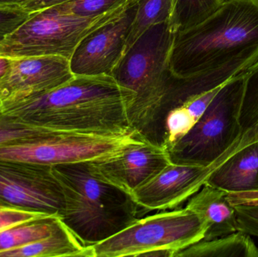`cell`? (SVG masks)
<instances>
[{
    "label": "cell",
    "mask_w": 258,
    "mask_h": 257,
    "mask_svg": "<svg viewBox=\"0 0 258 257\" xmlns=\"http://www.w3.org/2000/svg\"><path fill=\"white\" fill-rule=\"evenodd\" d=\"M258 60V0H228L198 25L176 33L170 66L223 85Z\"/></svg>",
    "instance_id": "1"
},
{
    "label": "cell",
    "mask_w": 258,
    "mask_h": 257,
    "mask_svg": "<svg viewBox=\"0 0 258 257\" xmlns=\"http://www.w3.org/2000/svg\"><path fill=\"white\" fill-rule=\"evenodd\" d=\"M132 98L112 75H74L45 93L1 104L9 114L42 126L121 135L135 131L128 116Z\"/></svg>",
    "instance_id": "2"
},
{
    "label": "cell",
    "mask_w": 258,
    "mask_h": 257,
    "mask_svg": "<svg viewBox=\"0 0 258 257\" xmlns=\"http://www.w3.org/2000/svg\"><path fill=\"white\" fill-rule=\"evenodd\" d=\"M175 34L168 23L150 27L128 48L112 73L133 93L128 107L132 129L163 148L167 99L174 76L170 56Z\"/></svg>",
    "instance_id": "3"
},
{
    "label": "cell",
    "mask_w": 258,
    "mask_h": 257,
    "mask_svg": "<svg viewBox=\"0 0 258 257\" xmlns=\"http://www.w3.org/2000/svg\"><path fill=\"white\" fill-rule=\"evenodd\" d=\"M52 169L64 193L62 221L84 245L102 242L139 219L133 196L95 175L91 161Z\"/></svg>",
    "instance_id": "4"
},
{
    "label": "cell",
    "mask_w": 258,
    "mask_h": 257,
    "mask_svg": "<svg viewBox=\"0 0 258 257\" xmlns=\"http://www.w3.org/2000/svg\"><path fill=\"white\" fill-rule=\"evenodd\" d=\"M245 72L224 83L190 131L168 151L173 164L209 167L241 135L239 122Z\"/></svg>",
    "instance_id": "5"
},
{
    "label": "cell",
    "mask_w": 258,
    "mask_h": 257,
    "mask_svg": "<svg viewBox=\"0 0 258 257\" xmlns=\"http://www.w3.org/2000/svg\"><path fill=\"white\" fill-rule=\"evenodd\" d=\"M132 4L91 18L60 14L51 8L34 12L0 44V55L60 56L70 60L86 36L119 18Z\"/></svg>",
    "instance_id": "6"
},
{
    "label": "cell",
    "mask_w": 258,
    "mask_h": 257,
    "mask_svg": "<svg viewBox=\"0 0 258 257\" xmlns=\"http://www.w3.org/2000/svg\"><path fill=\"white\" fill-rule=\"evenodd\" d=\"M207 224L185 208L138 219L108 239L92 246L94 257L145 256L150 252H177L204 238Z\"/></svg>",
    "instance_id": "7"
},
{
    "label": "cell",
    "mask_w": 258,
    "mask_h": 257,
    "mask_svg": "<svg viewBox=\"0 0 258 257\" xmlns=\"http://www.w3.org/2000/svg\"><path fill=\"white\" fill-rule=\"evenodd\" d=\"M144 140L137 131L121 135L57 130L26 143L0 146V159L54 166L114 158L132 143Z\"/></svg>",
    "instance_id": "8"
},
{
    "label": "cell",
    "mask_w": 258,
    "mask_h": 257,
    "mask_svg": "<svg viewBox=\"0 0 258 257\" xmlns=\"http://www.w3.org/2000/svg\"><path fill=\"white\" fill-rule=\"evenodd\" d=\"M0 201L9 206L63 215L65 198L52 166L0 159Z\"/></svg>",
    "instance_id": "9"
},
{
    "label": "cell",
    "mask_w": 258,
    "mask_h": 257,
    "mask_svg": "<svg viewBox=\"0 0 258 257\" xmlns=\"http://www.w3.org/2000/svg\"><path fill=\"white\" fill-rule=\"evenodd\" d=\"M136 7L135 0L119 18L94 30L80 42L70 59L74 75H112L125 53Z\"/></svg>",
    "instance_id": "10"
},
{
    "label": "cell",
    "mask_w": 258,
    "mask_h": 257,
    "mask_svg": "<svg viewBox=\"0 0 258 257\" xmlns=\"http://www.w3.org/2000/svg\"><path fill=\"white\" fill-rule=\"evenodd\" d=\"M12 65L0 80V101H15L45 93L74 76L70 60L60 56L12 58Z\"/></svg>",
    "instance_id": "11"
},
{
    "label": "cell",
    "mask_w": 258,
    "mask_h": 257,
    "mask_svg": "<svg viewBox=\"0 0 258 257\" xmlns=\"http://www.w3.org/2000/svg\"><path fill=\"white\" fill-rule=\"evenodd\" d=\"M212 170V165L171 163L137 189L132 196L143 215L150 211L173 209L197 193Z\"/></svg>",
    "instance_id": "12"
},
{
    "label": "cell",
    "mask_w": 258,
    "mask_h": 257,
    "mask_svg": "<svg viewBox=\"0 0 258 257\" xmlns=\"http://www.w3.org/2000/svg\"><path fill=\"white\" fill-rule=\"evenodd\" d=\"M169 164L168 151L145 140L129 145L114 158L91 161L95 175L131 195Z\"/></svg>",
    "instance_id": "13"
},
{
    "label": "cell",
    "mask_w": 258,
    "mask_h": 257,
    "mask_svg": "<svg viewBox=\"0 0 258 257\" xmlns=\"http://www.w3.org/2000/svg\"><path fill=\"white\" fill-rule=\"evenodd\" d=\"M205 184L230 195L258 193V141L229 155L211 172Z\"/></svg>",
    "instance_id": "14"
},
{
    "label": "cell",
    "mask_w": 258,
    "mask_h": 257,
    "mask_svg": "<svg viewBox=\"0 0 258 257\" xmlns=\"http://www.w3.org/2000/svg\"><path fill=\"white\" fill-rule=\"evenodd\" d=\"M186 208L206 221L207 230L203 240L215 239L237 231L236 211L228 193L223 190L204 184L189 198Z\"/></svg>",
    "instance_id": "15"
},
{
    "label": "cell",
    "mask_w": 258,
    "mask_h": 257,
    "mask_svg": "<svg viewBox=\"0 0 258 257\" xmlns=\"http://www.w3.org/2000/svg\"><path fill=\"white\" fill-rule=\"evenodd\" d=\"M94 257L92 247L84 245L62 223L51 235L25 245L0 252V257Z\"/></svg>",
    "instance_id": "16"
},
{
    "label": "cell",
    "mask_w": 258,
    "mask_h": 257,
    "mask_svg": "<svg viewBox=\"0 0 258 257\" xmlns=\"http://www.w3.org/2000/svg\"><path fill=\"white\" fill-rule=\"evenodd\" d=\"M221 86L203 93L188 96L168 112L165 122L164 145L167 151L190 131L206 111Z\"/></svg>",
    "instance_id": "17"
},
{
    "label": "cell",
    "mask_w": 258,
    "mask_h": 257,
    "mask_svg": "<svg viewBox=\"0 0 258 257\" xmlns=\"http://www.w3.org/2000/svg\"><path fill=\"white\" fill-rule=\"evenodd\" d=\"M174 257H258V247L251 235L236 231L215 239L201 240Z\"/></svg>",
    "instance_id": "18"
},
{
    "label": "cell",
    "mask_w": 258,
    "mask_h": 257,
    "mask_svg": "<svg viewBox=\"0 0 258 257\" xmlns=\"http://www.w3.org/2000/svg\"><path fill=\"white\" fill-rule=\"evenodd\" d=\"M239 122L241 135L239 140L215 163L216 167L235 151L248 143L258 141V60L245 72Z\"/></svg>",
    "instance_id": "19"
},
{
    "label": "cell",
    "mask_w": 258,
    "mask_h": 257,
    "mask_svg": "<svg viewBox=\"0 0 258 257\" xmlns=\"http://www.w3.org/2000/svg\"><path fill=\"white\" fill-rule=\"evenodd\" d=\"M62 223L60 217L51 215L5 229L0 232V252L48 236L57 230Z\"/></svg>",
    "instance_id": "20"
},
{
    "label": "cell",
    "mask_w": 258,
    "mask_h": 257,
    "mask_svg": "<svg viewBox=\"0 0 258 257\" xmlns=\"http://www.w3.org/2000/svg\"><path fill=\"white\" fill-rule=\"evenodd\" d=\"M173 6L174 0H137L136 12L125 41V53L150 27L168 23Z\"/></svg>",
    "instance_id": "21"
},
{
    "label": "cell",
    "mask_w": 258,
    "mask_h": 257,
    "mask_svg": "<svg viewBox=\"0 0 258 257\" xmlns=\"http://www.w3.org/2000/svg\"><path fill=\"white\" fill-rule=\"evenodd\" d=\"M228 0H174L168 25L175 33L184 31L212 16Z\"/></svg>",
    "instance_id": "22"
},
{
    "label": "cell",
    "mask_w": 258,
    "mask_h": 257,
    "mask_svg": "<svg viewBox=\"0 0 258 257\" xmlns=\"http://www.w3.org/2000/svg\"><path fill=\"white\" fill-rule=\"evenodd\" d=\"M57 128L36 125L3 110L0 101V146L26 143L51 135Z\"/></svg>",
    "instance_id": "23"
},
{
    "label": "cell",
    "mask_w": 258,
    "mask_h": 257,
    "mask_svg": "<svg viewBox=\"0 0 258 257\" xmlns=\"http://www.w3.org/2000/svg\"><path fill=\"white\" fill-rule=\"evenodd\" d=\"M134 1L135 0H69L49 8L60 14L80 18H91L128 6Z\"/></svg>",
    "instance_id": "24"
},
{
    "label": "cell",
    "mask_w": 258,
    "mask_h": 257,
    "mask_svg": "<svg viewBox=\"0 0 258 257\" xmlns=\"http://www.w3.org/2000/svg\"><path fill=\"white\" fill-rule=\"evenodd\" d=\"M229 199L236 211L237 231L258 237V193L229 194Z\"/></svg>",
    "instance_id": "25"
},
{
    "label": "cell",
    "mask_w": 258,
    "mask_h": 257,
    "mask_svg": "<svg viewBox=\"0 0 258 257\" xmlns=\"http://www.w3.org/2000/svg\"><path fill=\"white\" fill-rule=\"evenodd\" d=\"M31 14L20 4L0 5V44L21 27Z\"/></svg>",
    "instance_id": "26"
},
{
    "label": "cell",
    "mask_w": 258,
    "mask_h": 257,
    "mask_svg": "<svg viewBox=\"0 0 258 257\" xmlns=\"http://www.w3.org/2000/svg\"><path fill=\"white\" fill-rule=\"evenodd\" d=\"M48 216L51 214L19 207H2L0 208V232L17 225Z\"/></svg>",
    "instance_id": "27"
},
{
    "label": "cell",
    "mask_w": 258,
    "mask_h": 257,
    "mask_svg": "<svg viewBox=\"0 0 258 257\" xmlns=\"http://www.w3.org/2000/svg\"><path fill=\"white\" fill-rule=\"evenodd\" d=\"M67 1L69 0H27L20 5L26 11L30 12V14H33Z\"/></svg>",
    "instance_id": "28"
},
{
    "label": "cell",
    "mask_w": 258,
    "mask_h": 257,
    "mask_svg": "<svg viewBox=\"0 0 258 257\" xmlns=\"http://www.w3.org/2000/svg\"><path fill=\"white\" fill-rule=\"evenodd\" d=\"M12 59L0 55V80L6 75L12 65Z\"/></svg>",
    "instance_id": "29"
},
{
    "label": "cell",
    "mask_w": 258,
    "mask_h": 257,
    "mask_svg": "<svg viewBox=\"0 0 258 257\" xmlns=\"http://www.w3.org/2000/svg\"><path fill=\"white\" fill-rule=\"evenodd\" d=\"M27 0H0V5L21 4Z\"/></svg>",
    "instance_id": "30"
},
{
    "label": "cell",
    "mask_w": 258,
    "mask_h": 257,
    "mask_svg": "<svg viewBox=\"0 0 258 257\" xmlns=\"http://www.w3.org/2000/svg\"><path fill=\"white\" fill-rule=\"evenodd\" d=\"M6 206H9V205H6V204L3 203V202H1V201H0V208H2V207H6Z\"/></svg>",
    "instance_id": "31"
}]
</instances>
